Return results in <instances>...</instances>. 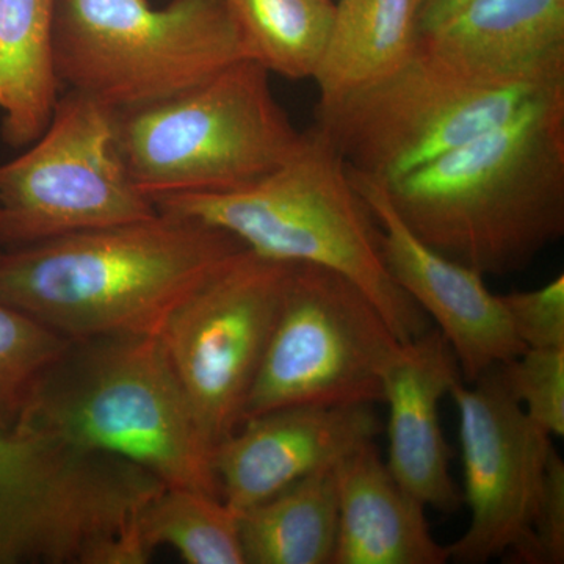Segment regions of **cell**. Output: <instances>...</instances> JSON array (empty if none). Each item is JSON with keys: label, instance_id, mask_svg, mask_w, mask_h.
Listing matches in <instances>:
<instances>
[{"label": "cell", "instance_id": "1", "mask_svg": "<svg viewBox=\"0 0 564 564\" xmlns=\"http://www.w3.org/2000/svg\"><path fill=\"white\" fill-rule=\"evenodd\" d=\"M397 214L445 258L521 272L564 234V85L399 180Z\"/></svg>", "mask_w": 564, "mask_h": 564}, {"label": "cell", "instance_id": "2", "mask_svg": "<svg viewBox=\"0 0 564 564\" xmlns=\"http://www.w3.org/2000/svg\"><path fill=\"white\" fill-rule=\"evenodd\" d=\"M245 245L195 218L144 220L28 245L0 258V302L69 337L161 336Z\"/></svg>", "mask_w": 564, "mask_h": 564}, {"label": "cell", "instance_id": "3", "mask_svg": "<svg viewBox=\"0 0 564 564\" xmlns=\"http://www.w3.org/2000/svg\"><path fill=\"white\" fill-rule=\"evenodd\" d=\"M154 206L232 234L262 258L343 274L372 300L402 344L432 328L392 280L372 212L352 185L343 155L317 124L303 132L288 161L254 184L165 196Z\"/></svg>", "mask_w": 564, "mask_h": 564}, {"label": "cell", "instance_id": "4", "mask_svg": "<svg viewBox=\"0 0 564 564\" xmlns=\"http://www.w3.org/2000/svg\"><path fill=\"white\" fill-rule=\"evenodd\" d=\"M20 422L135 464L166 486L221 497L210 448L159 336L74 340Z\"/></svg>", "mask_w": 564, "mask_h": 564}, {"label": "cell", "instance_id": "5", "mask_svg": "<svg viewBox=\"0 0 564 564\" xmlns=\"http://www.w3.org/2000/svg\"><path fill=\"white\" fill-rule=\"evenodd\" d=\"M117 131L126 170L152 204L254 184L303 137L274 96L269 70L245 58L172 98L117 111Z\"/></svg>", "mask_w": 564, "mask_h": 564}, {"label": "cell", "instance_id": "6", "mask_svg": "<svg viewBox=\"0 0 564 564\" xmlns=\"http://www.w3.org/2000/svg\"><path fill=\"white\" fill-rule=\"evenodd\" d=\"M52 39L62 90L115 111L172 98L243 58L225 0H55Z\"/></svg>", "mask_w": 564, "mask_h": 564}, {"label": "cell", "instance_id": "7", "mask_svg": "<svg viewBox=\"0 0 564 564\" xmlns=\"http://www.w3.org/2000/svg\"><path fill=\"white\" fill-rule=\"evenodd\" d=\"M560 85H481L417 43L391 73L318 102L315 124L347 166L391 182L508 120L530 99Z\"/></svg>", "mask_w": 564, "mask_h": 564}, {"label": "cell", "instance_id": "8", "mask_svg": "<svg viewBox=\"0 0 564 564\" xmlns=\"http://www.w3.org/2000/svg\"><path fill=\"white\" fill-rule=\"evenodd\" d=\"M400 345L358 285L325 267L291 263L240 423L302 404L383 402V373Z\"/></svg>", "mask_w": 564, "mask_h": 564}, {"label": "cell", "instance_id": "9", "mask_svg": "<svg viewBox=\"0 0 564 564\" xmlns=\"http://www.w3.org/2000/svg\"><path fill=\"white\" fill-rule=\"evenodd\" d=\"M0 165V240L21 247L158 214L118 147L117 111L65 91L43 133Z\"/></svg>", "mask_w": 564, "mask_h": 564}, {"label": "cell", "instance_id": "10", "mask_svg": "<svg viewBox=\"0 0 564 564\" xmlns=\"http://www.w3.org/2000/svg\"><path fill=\"white\" fill-rule=\"evenodd\" d=\"M289 270L291 263L240 252L174 311L159 336L210 452L242 421Z\"/></svg>", "mask_w": 564, "mask_h": 564}, {"label": "cell", "instance_id": "11", "mask_svg": "<svg viewBox=\"0 0 564 564\" xmlns=\"http://www.w3.org/2000/svg\"><path fill=\"white\" fill-rule=\"evenodd\" d=\"M459 419L466 532L448 545L451 562L484 564L510 552L522 563L552 441L505 386L499 367L452 386Z\"/></svg>", "mask_w": 564, "mask_h": 564}, {"label": "cell", "instance_id": "12", "mask_svg": "<svg viewBox=\"0 0 564 564\" xmlns=\"http://www.w3.org/2000/svg\"><path fill=\"white\" fill-rule=\"evenodd\" d=\"M352 185L380 228L381 250L392 280L437 323L454 351L464 383H474L494 367L527 350L516 336L500 295L485 276L445 258L419 239L397 214L384 181L355 172Z\"/></svg>", "mask_w": 564, "mask_h": 564}, {"label": "cell", "instance_id": "13", "mask_svg": "<svg viewBox=\"0 0 564 564\" xmlns=\"http://www.w3.org/2000/svg\"><path fill=\"white\" fill-rule=\"evenodd\" d=\"M381 425L372 404L280 408L247 419L212 452L223 500L237 513L336 466Z\"/></svg>", "mask_w": 564, "mask_h": 564}, {"label": "cell", "instance_id": "14", "mask_svg": "<svg viewBox=\"0 0 564 564\" xmlns=\"http://www.w3.org/2000/svg\"><path fill=\"white\" fill-rule=\"evenodd\" d=\"M419 44L489 87L564 84V0H466Z\"/></svg>", "mask_w": 564, "mask_h": 564}, {"label": "cell", "instance_id": "15", "mask_svg": "<svg viewBox=\"0 0 564 564\" xmlns=\"http://www.w3.org/2000/svg\"><path fill=\"white\" fill-rule=\"evenodd\" d=\"M459 378L454 351L437 328L400 345L383 373L386 464L408 492L441 513H454L463 505L440 419L441 400Z\"/></svg>", "mask_w": 564, "mask_h": 564}, {"label": "cell", "instance_id": "16", "mask_svg": "<svg viewBox=\"0 0 564 564\" xmlns=\"http://www.w3.org/2000/svg\"><path fill=\"white\" fill-rule=\"evenodd\" d=\"M84 485L69 445L22 423L0 426V564L54 555L76 524Z\"/></svg>", "mask_w": 564, "mask_h": 564}, {"label": "cell", "instance_id": "17", "mask_svg": "<svg viewBox=\"0 0 564 564\" xmlns=\"http://www.w3.org/2000/svg\"><path fill=\"white\" fill-rule=\"evenodd\" d=\"M337 489L333 564H445L448 545L437 543L425 505L399 484L373 441L334 466Z\"/></svg>", "mask_w": 564, "mask_h": 564}, {"label": "cell", "instance_id": "18", "mask_svg": "<svg viewBox=\"0 0 564 564\" xmlns=\"http://www.w3.org/2000/svg\"><path fill=\"white\" fill-rule=\"evenodd\" d=\"M55 0H0V111L13 147L39 139L62 95L54 61Z\"/></svg>", "mask_w": 564, "mask_h": 564}, {"label": "cell", "instance_id": "19", "mask_svg": "<svg viewBox=\"0 0 564 564\" xmlns=\"http://www.w3.org/2000/svg\"><path fill=\"white\" fill-rule=\"evenodd\" d=\"M422 0H339L314 82L318 102L380 79L406 61L421 35Z\"/></svg>", "mask_w": 564, "mask_h": 564}, {"label": "cell", "instance_id": "20", "mask_svg": "<svg viewBox=\"0 0 564 564\" xmlns=\"http://www.w3.org/2000/svg\"><path fill=\"white\" fill-rule=\"evenodd\" d=\"M239 530L245 564H333L339 532L334 467L240 511Z\"/></svg>", "mask_w": 564, "mask_h": 564}, {"label": "cell", "instance_id": "21", "mask_svg": "<svg viewBox=\"0 0 564 564\" xmlns=\"http://www.w3.org/2000/svg\"><path fill=\"white\" fill-rule=\"evenodd\" d=\"M245 61L291 80L314 79L332 32L334 0H225Z\"/></svg>", "mask_w": 564, "mask_h": 564}, {"label": "cell", "instance_id": "22", "mask_svg": "<svg viewBox=\"0 0 564 564\" xmlns=\"http://www.w3.org/2000/svg\"><path fill=\"white\" fill-rule=\"evenodd\" d=\"M139 532L150 555L169 545L188 564H245L239 513L220 496L165 486L143 508Z\"/></svg>", "mask_w": 564, "mask_h": 564}, {"label": "cell", "instance_id": "23", "mask_svg": "<svg viewBox=\"0 0 564 564\" xmlns=\"http://www.w3.org/2000/svg\"><path fill=\"white\" fill-rule=\"evenodd\" d=\"M74 340L0 302V413L22 414L41 380Z\"/></svg>", "mask_w": 564, "mask_h": 564}, {"label": "cell", "instance_id": "24", "mask_svg": "<svg viewBox=\"0 0 564 564\" xmlns=\"http://www.w3.org/2000/svg\"><path fill=\"white\" fill-rule=\"evenodd\" d=\"M508 391L549 436L564 434V348H527L499 366Z\"/></svg>", "mask_w": 564, "mask_h": 564}, {"label": "cell", "instance_id": "25", "mask_svg": "<svg viewBox=\"0 0 564 564\" xmlns=\"http://www.w3.org/2000/svg\"><path fill=\"white\" fill-rule=\"evenodd\" d=\"M516 336L527 348H564V276L534 291L500 295Z\"/></svg>", "mask_w": 564, "mask_h": 564}, {"label": "cell", "instance_id": "26", "mask_svg": "<svg viewBox=\"0 0 564 564\" xmlns=\"http://www.w3.org/2000/svg\"><path fill=\"white\" fill-rule=\"evenodd\" d=\"M564 562V463L552 447L534 507L529 549L522 563Z\"/></svg>", "mask_w": 564, "mask_h": 564}, {"label": "cell", "instance_id": "27", "mask_svg": "<svg viewBox=\"0 0 564 564\" xmlns=\"http://www.w3.org/2000/svg\"><path fill=\"white\" fill-rule=\"evenodd\" d=\"M466 0H422L421 33L429 31Z\"/></svg>", "mask_w": 564, "mask_h": 564}]
</instances>
